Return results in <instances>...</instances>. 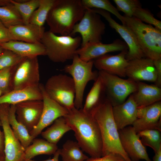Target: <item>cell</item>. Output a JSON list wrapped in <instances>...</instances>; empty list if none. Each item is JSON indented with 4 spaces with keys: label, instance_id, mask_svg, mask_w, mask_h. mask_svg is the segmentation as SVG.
<instances>
[{
    "label": "cell",
    "instance_id": "6da1fadb",
    "mask_svg": "<svg viewBox=\"0 0 161 161\" xmlns=\"http://www.w3.org/2000/svg\"><path fill=\"white\" fill-rule=\"evenodd\" d=\"M75 133L82 150L91 157H102V141L98 125L92 115L74 107L64 117Z\"/></svg>",
    "mask_w": 161,
    "mask_h": 161
},
{
    "label": "cell",
    "instance_id": "7a4b0ae2",
    "mask_svg": "<svg viewBox=\"0 0 161 161\" xmlns=\"http://www.w3.org/2000/svg\"><path fill=\"white\" fill-rule=\"evenodd\" d=\"M112 107L111 102L106 97L91 113L100 129L102 141V156L117 154L126 161H132L121 145L119 130L113 117Z\"/></svg>",
    "mask_w": 161,
    "mask_h": 161
},
{
    "label": "cell",
    "instance_id": "3957f363",
    "mask_svg": "<svg viewBox=\"0 0 161 161\" xmlns=\"http://www.w3.org/2000/svg\"><path fill=\"white\" fill-rule=\"evenodd\" d=\"M86 10L81 0H55L46 20L49 30L61 35H70Z\"/></svg>",
    "mask_w": 161,
    "mask_h": 161
},
{
    "label": "cell",
    "instance_id": "277c9868",
    "mask_svg": "<svg viewBox=\"0 0 161 161\" xmlns=\"http://www.w3.org/2000/svg\"><path fill=\"white\" fill-rule=\"evenodd\" d=\"M123 16L124 25L134 34L145 57L153 61L161 59V30L134 17Z\"/></svg>",
    "mask_w": 161,
    "mask_h": 161
},
{
    "label": "cell",
    "instance_id": "5b68a950",
    "mask_svg": "<svg viewBox=\"0 0 161 161\" xmlns=\"http://www.w3.org/2000/svg\"><path fill=\"white\" fill-rule=\"evenodd\" d=\"M44 46L46 55L55 62H64L72 59L81 44L80 36H58L49 30L45 31L41 41Z\"/></svg>",
    "mask_w": 161,
    "mask_h": 161
},
{
    "label": "cell",
    "instance_id": "8992f818",
    "mask_svg": "<svg viewBox=\"0 0 161 161\" xmlns=\"http://www.w3.org/2000/svg\"><path fill=\"white\" fill-rule=\"evenodd\" d=\"M72 60V64L66 65L64 70L72 76L75 90L74 106L76 108L80 109L83 107V94L87 84L90 81H95L98 76V73L92 70L93 60L84 61L76 54Z\"/></svg>",
    "mask_w": 161,
    "mask_h": 161
},
{
    "label": "cell",
    "instance_id": "52a82bcc",
    "mask_svg": "<svg viewBox=\"0 0 161 161\" xmlns=\"http://www.w3.org/2000/svg\"><path fill=\"white\" fill-rule=\"evenodd\" d=\"M44 87L51 98L68 111L75 107V90L72 77L63 74L53 75L47 80Z\"/></svg>",
    "mask_w": 161,
    "mask_h": 161
},
{
    "label": "cell",
    "instance_id": "ba28073f",
    "mask_svg": "<svg viewBox=\"0 0 161 161\" xmlns=\"http://www.w3.org/2000/svg\"><path fill=\"white\" fill-rule=\"evenodd\" d=\"M98 75L103 83L107 97L113 106L124 102L127 98L137 90L136 82L129 78L99 71Z\"/></svg>",
    "mask_w": 161,
    "mask_h": 161
},
{
    "label": "cell",
    "instance_id": "9c48e42d",
    "mask_svg": "<svg viewBox=\"0 0 161 161\" xmlns=\"http://www.w3.org/2000/svg\"><path fill=\"white\" fill-rule=\"evenodd\" d=\"M86 8L81 19L73 27L70 35L76 33L81 35V47L89 42L101 41L104 33L105 25L102 20L100 16L94 11L92 9Z\"/></svg>",
    "mask_w": 161,
    "mask_h": 161
},
{
    "label": "cell",
    "instance_id": "30bf717a",
    "mask_svg": "<svg viewBox=\"0 0 161 161\" xmlns=\"http://www.w3.org/2000/svg\"><path fill=\"white\" fill-rule=\"evenodd\" d=\"M10 104H0V119L4 136L5 161H24L25 149L15 135L8 122Z\"/></svg>",
    "mask_w": 161,
    "mask_h": 161
},
{
    "label": "cell",
    "instance_id": "8fae6325",
    "mask_svg": "<svg viewBox=\"0 0 161 161\" xmlns=\"http://www.w3.org/2000/svg\"><path fill=\"white\" fill-rule=\"evenodd\" d=\"M40 72L38 57H24L18 64L13 80V90L38 86Z\"/></svg>",
    "mask_w": 161,
    "mask_h": 161
},
{
    "label": "cell",
    "instance_id": "7c38bea8",
    "mask_svg": "<svg viewBox=\"0 0 161 161\" xmlns=\"http://www.w3.org/2000/svg\"><path fill=\"white\" fill-rule=\"evenodd\" d=\"M39 87L43 96V108L40 120L30 134L32 139L41 134L43 130L50 125L58 118L64 117L68 110L51 98L46 92L44 85L40 84Z\"/></svg>",
    "mask_w": 161,
    "mask_h": 161
},
{
    "label": "cell",
    "instance_id": "4fadbf2b",
    "mask_svg": "<svg viewBox=\"0 0 161 161\" xmlns=\"http://www.w3.org/2000/svg\"><path fill=\"white\" fill-rule=\"evenodd\" d=\"M119 134L122 147L132 161H152L145 146L132 126L119 130Z\"/></svg>",
    "mask_w": 161,
    "mask_h": 161
},
{
    "label": "cell",
    "instance_id": "5bb4252c",
    "mask_svg": "<svg viewBox=\"0 0 161 161\" xmlns=\"http://www.w3.org/2000/svg\"><path fill=\"white\" fill-rule=\"evenodd\" d=\"M96 13L103 17L109 26L120 35L127 45L129 50L126 58L128 61L145 57L132 31L125 25L119 24L111 17L109 12L100 9L91 8Z\"/></svg>",
    "mask_w": 161,
    "mask_h": 161
},
{
    "label": "cell",
    "instance_id": "9a60e30c",
    "mask_svg": "<svg viewBox=\"0 0 161 161\" xmlns=\"http://www.w3.org/2000/svg\"><path fill=\"white\" fill-rule=\"evenodd\" d=\"M15 105L17 120L30 133L40 120L43 108V100H28Z\"/></svg>",
    "mask_w": 161,
    "mask_h": 161
},
{
    "label": "cell",
    "instance_id": "2e32d148",
    "mask_svg": "<svg viewBox=\"0 0 161 161\" xmlns=\"http://www.w3.org/2000/svg\"><path fill=\"white\" fill-rule=\"evenodd\" d=\"M137 133L147 129L161 131V102L138 108L137 118L132 126Z\"/></svg>",
    "mask_w": 161,
    "mask_h": 161
},
{
    "label": "cell",
    "instance_id": "e0dca14e",
    "mask_svg": "<svg viewBox=\"0 0 161 161\" xmlns=\"http://www.w3.org/2000/svg\"><path fill=\"white\" fill-rule=\"evenodd\" d=\"M126 75L136 82H156L157 76L153 60L146 57L129 61Z\"/></svg>",
    "mask_w": 161,
    "mask_h": 161
},
{
    "label": "cell",
    "instance_id": "ac0fdd59",
    "mask_svg": "<svg viewBox=\"0 0 161 161\" xmlns=\"http://www.w3.org/2000/svg\"><path fill=\"white\" fill-rule=\"evenodd\" d=\"M128 48L125 42L116 39L109 44H103L101 41L88 43L83 47L78 49L75 54L78 55L83 61L87 62L109 52L121 51Z\"/></svg>",
    "mask_w": 161,
    "mask_h": 161
},
{
    "label": "cell",
    "instance_id": "d6986e66",
    "mask_svg": "<svg viewBox=\"0 0 161 161\" xmlns=\"http://www.w3.org/2000/svg\"><path fill=\"white\" fill-rule=\"evenodd\" d=\"M127 52L126 49L115 55L106 54L94 60V65L99 71L125 78L129 62L126 58Z\"/></svg>",
    "mask_w": 161,
    "mask_h": 161
},
{
    "label": "cell",
    "instance_id": "ffe728a7",
    "mask_svg": "<svg viewBox=\"0 0 161 161\" xmlns=\"http://www.w3.org/2000/svg\"><path fill=\"white\" fill-rule=\"evenodd\" d=\"M137 109L132 94L123 103L113 106V117L118 130L132 126L137 118Z\"/></svg>",
    "mask_w": 161,
    "mask_h": 161
},
{
    "label": "cell",
    "instance_id": "44dd1931",
    "mask_svg": "<svg viewBox=\"0 0 161 161\" xmlns=\"http://www.w3.org/2000/svg\"><path fill=\"white\" fill-rule=\"evenodd\" d=\"M136 82L137 90L132 95L138 108L148 106L160 101L161 87L142 81Z\"/></svg>",
    "mask_w": 161,
    "mask_h": 161
},
{
    "label": "cell",
    "instance_id": "7402d4cb",
    "mask_svg": "<svg viewBox=\"0 0 161 161\" xmlns=\"http://www.w3.org/2000/svg\"><path fill=\"white\" fill-rule=\"evenodd\" d=\"M4 49L11 51L23 57L33 58L46 55L45 48L41 43H32L18 41H10L0 44Z\"/></svg>",
    "mask_w": 161,
    "mask_h": 161
},
{
    "label": "cell",
    "instance_id": "603a6c76",
    "mask_svg": "<svg viewBox=\"0 0 161 161\" xmlns=\"http://www.w3.org/2000/svg\"><path fill=\"white\" fill-rule=\"evenodd\" d=\"M31 100H43L39 85L13 90L4 94L0 96V104L6 103L15 105L24 101Z\"/></svg>",
    "mask_w": 161,
    "mask_h": 161
},
{
    "label": "cell",
    "instance_id": "cb8c5ba5",
    "mask_svg": "<svg viewBox=\"0 0 161 161\" xmlns=\"http://www.w3.org/2000/svg\"><path fill=\"white\" fill-rule=\"evenodd\" d=\"M8 29L16 41L32 43H41L45 28L29 23L10 27Z\"/></svg>",
    "mask_w": 161,
    "mask_h": 161
},
{
    "label": "cell",
    "instance_id": "d4e9b609",
    "mask_svg": "<svg viewBox=\"0 0 161 161\" xmlns=\"http://www.w3.org/2000/svg\"><path fill=\"white\" fill-rule=\"evenodd\" d=\"M8 120L14 134L25 149L33 139L26 128L17 120L15 105H10Z\"/></svg>",
    "mask_w": 161,
    "mask_h": 161
},
{
    "label": "cell",
    "instance_id": "484cf974",
    "mask_svg": "<svg viewBox=\"0 0 161 161\" xmlns=\"http://www.w3.org/2000/svg\"><path fill=\"white\" fill-rule=\"evenodd\" d=\"M25 150V160L32 159L35 157L41 154H54L58 150L57 145L49 143L41 139H34Z\"/></svg>",
    "mask_w": 161,
    "mask_h": 161
},
{
    "label": "cell",
    "instance_id": "4316f807",
    "mask_svg": "<svg viewBox=\"0 0 161 161\" xmlns=\"http://www.w3.org/2000/svg\"><path fill=\"white\" fill-rule=\"evenodd\" d=\"M104 87L99 76L95 81L93 85L88 94L82 109L85 112L91 114L92 110L105 98Z\"/></svg>",
    "mask_w": 161,
    "mask_h": 161
},
{
    "label": "cell",
    "instance_id": "83f0119b",
    "mask_svg": "<svg viewBox=\"0 0 161 161\" xmlns=\"http://www.w3.org/2000/svg\"><path fill=\"white\" fill-rule=\"evenodd\" d=\"M71 130V128L66 123L64 117H61L55 120L52 126L42 131L41 134L48 142L57 145L63 135Z\"/></svg>",
    "mask_w": 161,
    "mask_h": 161
},
{
    "label": "cell",
    "instance_id": "f1b7e54d",
    "mask_svg": "<svg viewBox=\"0 0 161 161\" xmlns=\"http://www.w3.org/2000/svg\"><path fill=\"white\" fill-rule=\"evenodd\" d=\"M62 161H85L89 157L85 154L77 142L67 140L59 149Z\"/></svg>",
    "mask_w": 161,
    "mask_h": 161
},
{
    "label": "cell",
    "instance_id": "f546056e",
    "mask_svg": "<svg viewBox=\"0 0 161 161\" xmlns=\"http://www.w3.org/2000/svg\"><path fill=\"white\" fill-rule=\"evenodd\" d=\"M0 21L8 28L24 24L20 15L11 3L0 7Z\"/></svg>",
    "mask_w": 161,
    "mask_h": 161
},
{
    "label": "cell",
    "instance_id": "4dcf8cb0",
    "mask_svg": "<svg viewBox=\"0 0 161 161\" xmlns=\"http://www.w3.org/2000/svg\"><path fill=\"white\" fill-rule=\"evenodd\" d=\"M55 1L40 0L39 7L32 13L29 20V23L43 27Z\"/></svg>",
    "mask_w": 161,
    "mask_h": 161
},
{
    "label": "cell",
    "instance_id": "1f68e13d",
    "mask_svg": "<svg viewBox=\"0 0 161 161\" xmlns=\"http://www.w3.org/2000/svg\"><path fill=\"white\" fill-rule=\"evenodd\" d=\"M137 134L143 145L151 148L154 153L161 148V131L156 129H147Z\"/></svg>",
    "mask_w": 161,
    "mask_h": 161
},
{
    "label": "cell",
    "instance_id": "d6a6232c",
    "mask_svg": "<svg viewBox=\"0 0 161 161\" xmlns=\"http://www.w3.org/2000/svg\"><path fill=\"white\" fill-rule=\"evenodd\" d=\"M10 1L20 15L25 24L29 23L30 18L34 11L39 7L40 2V0H27L23 2L16 0Z\"/></svg>",
    "mask_w": 161,
    "mask_h": 161
},
{
    "label": "cell",
    "instance_id": "836d02e7",
    "mask_svg": "<svg viewBox=\"0 0 161 161\" xmlns=\"http://www.w3.org/2000/svg\"><path fill=\"white\" fill-rule=\"evenodd\" d=\"M81 2L85 7L89 8L100 9L111 13L115 16L121 22L122 24H124L123 16L115 8L108 0H82Z\"/></svg>",
    "mask_w": 161,
    "mask_h": 161
},
{
    "label": "cell",
    "instance_id": "e575fe53",
    "mask_svg": "<svg viewBox=\"0 0 161 161\" xmlns=\"http://www.w3.org/2000/svg\"><path fill=\"white\" fill-rule=\"evenodd\" d=\"M17 65L0 71V90L3 94L13 90V78Z\"/></svg>",
    "mask_w": 161,
    "mask_h": 161
},
{
    "label": "cell",
    "instance_id": "d590c367",
    "mask_svg": "<svg viewBox=\"0 0 161 161\" xmlns=\"http://www.w3.org/2000/svg\"><path fill=\"white\" fill-rule=\"evenodd\" d=\"M133 17L142 22L154 26L155 27L161 30V21L155 18L153 15L149 10L142 7L136 8L134 12Z\"/></svg>",
    "mask_w": 161,
    "mask_h": 161
},
{
    "label": "cell",
    "instance_id": "8d00e7d4",
    "mask_svg": "<svg viewBox=\"0 0 161 161\" xmlns=\"http://www.w3.org/2000/svg\"><path fill=\"white\" fill-rule=\"evenodd\" d=\"M24 58L11 51L4 49L0 54V71L17 65Z\"/></svg>",
    "mask_w": 161,
    "mask_h": 161
},
{
    "label": "cell",
    "instance_id": "74e56055",
    "mask_svg": "<svg viewBox=\"0 0 161 161\" xmlns=\"http://www.w3.org/2000/svg\"><path fill=\"white\" fill-rule=\"evenodd\" d=\"M117 9L118 11L123 12L125 16L131 17H133L135 9L142 7L140 1L138 0H114Z\"/></svg>",
    "mask_w": 161,
    "mask_h": 161
},
{
    "label": "cell",
    "instance_id": "f35d334b",
    "mask_svg": "<svg viewBox=\"0 0 161 161\" xmlns=\"http://www.w3.org/2000/svg\"><path fill=\"white\" fill-rule=\"evenodd\" d=\"M10 41L16 40L8 28L4 26L0 21V44Z\"/></svg>",
    "mask_w": 161,
    "mask_h": 161
},
{
    "label": "cell",
    "instance_id": "ab89813d",
    "mask_svg": "<svg viewBox=\"0 0 161 161\" xmlns=\"http://www.w3.org/2000/svg\"><path fill=\"white\" fill-rule=\"evenodd\" d=\"M85 161H126L121 156L117 154H110L100 157L89 158Z\"/></svg>",
    "mask_w": 161,
    "mask_h": 161
},
{
    "label": "cell",
    "instance_id": "60d3db41",
    "mask_svg": "<svg viewBox=\"0 0 161 161\" xmlns=\"http://www.w3.org/2000/svg\"><path fill=\"white\" fill-rule=\"evenodd\" d=\"M153 61V63L156 70L157 76L155 85L161 87V59Z\"/></svg>",
    "mask_w": 161,
    "mask_h": 161
},
{
    "label": "cell",
    "instance_id": "b9f144b4",
    "mask_svg": "<svg viewBox=\"0 0 161 161\" xmlns=\"http://www.w3.org/2000/svg\"><path fill=\"white\" fill-rule=\"evenodd\" d=\"M2 124L0 119V155H4V136L3 131L0 129Z\"/></svg>",
    "mask_w": 161,
    "mask_h": 161
},
{
    "label": "cell",
    "instance_id": "7bdbcfd3",
    "mask_svg": "<svg viewBox=\"0 0 161 161\" xmlns=\"http://www.w3.org/2000/svg\"><path fill=\"white\" fill-rule=\"evenodd\" d=\"M54 156L52 159H49L46 160L41 161H59V157L60 155V151L59 149H58L57 151L53 154ZM24 161H36L32 160V159L30 160H25Z\"/></svg>",
    "mask_w": 161,
    "mask_h": 161
},
{
    "label": "cell",
    "instance_id": "ee69618b",
    "mask_svg": "<svg viewBox=\"0 0 161 161\" xmlns=\"http://www.w3.org/2000/svg\"><path fill=\"white\" fill-rule=\"evenodd\" d=\"M152 161H161V148L156 152L153 158Z\"/></svg>",
    "mask_w": 161,
    "mask_h": 161
},
{
    "label": "cell",
    "instance_id": "f6af8a7d",
    "mask_svg": "<svg viewBox=\"0 0 161 161\" xmlns=\"http://www.w3.org/2000/svg\"><path fill=\"white\" fill-rule=\"evenodd\" d=\"M11 3L10 0H0V7L4 6Z\"/></svg>",
    "mask_w": 161,
    "mask_h": 161
},
{
    "label": "cell",
    "instance_id": "bcb514c9",
    "mask_svg": "<svg viewBox=\"0 0 161 161\" xmlns=\"http://www.w3.org/2000/svg\"><path fill=\"white\" fill-rule=\"evenodd\" d=\"M0 161H5L4 155H0Z\"/></svg>",
    "mask_w": 161,
    "mask_h": 161
},
{
    "label": "cell",
    "instance_id": "7dc6e473",
    "mask_svg": "<svg viewBox=\"0 0 161 161\" xmlns=\"http://www.w3.org/2000/svg\"><path fill=\"white\" fill-rule=\"evenodd\" d=\"M4 50V49L0 46V54Z\"/></svg>",
    "mask_w": 161,
    "mask_h": 161
},
{
    "label": "cell",
    "instance_id": "c3c4849f",
    "mask_svg": "<svg viewBox=\"0 0 161 161\" xmlns=\"http://www.w3.org/2000/svg\"><path fill=\"white\" fill-rule=\"evenodd\" d=\"M2 95H3V93L1 92V91L0 90V96H1Z\"/></svg>",
    "mask_w": 161,
    "mask_h": 161
}]
</instances>
